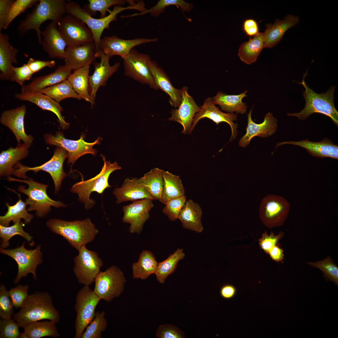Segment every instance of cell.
<instances>
[{
  "instance_id": "obj_62",
  "label": "cell",
  "mask_w": 338,
  "mask_h": 338,
  "mask_svg": "<svg viewBox=\"0 0 338 338\" xmlns=\"http://www.w3.org/2000/svg\"><path fill=\"white\" fill-rule=\"evenodd\" d=\"M236 292L235 288L233 285L227 284L223 286L220 290L221 296L224 299H228L233 297Z\"/></svg>"
},
{
  "instance_id": "obj_16",
  "label": "cell",
  "mask_w": 338,
  "mask_h": 338,
  "mask_svg": "<svg viewBox=\"0 0 338 338\" xmlns=\"http://www.w3.org/2000/svg\"><path fill=\"white\" fill-rule=\"evenodd\" d=\"M57 27L67 46L94 41L90 29L82 21L73 16L68 14L63 17L58 23Z\"/></svg>"
},
{
  "instance_id": "obj_5",
  "label": "cell",
  "mask_w": 338,
  "mask_h": 338,
  "mask_svg": "<svg viewBox=\"0 0 338 338\" xmlns=\"http://www.w3.org/2000/svg\"><path fill=\"white\" fill-rule=\"evenodd\" d=\"M304 78L301 83H299L305 89L303 94L305 100V107L300 112L288 113V115L296 116L303 120L313 113H319L330 117L338 126V112L334 104L335 87L331 86L325 93L318 94L309 88Z\"/></svg>"
},
{
  "instance_id": "obj_12",
  "label": "cell",
  "mask_w": 338,
  "mask_h": 338,
  "mask_svg": "<svg viewBox=\"0 0 338 338\" xmlns=\"http://www.w3.org/2000/svg\"><path fill=\"white\" fill-rule=\"evenodd\" d=\"M78 251L74 259L73 271L79 284L89 286L95 281L103 263L96 252L88 249L86 246Z\"/></svg>"
},
{
  "instance_id": "obj_47",
  "label": "cell",
  "mask_w": 338,
  "mask_h": 338,
  "mask_svg": "<svg viewBox=\"0 0 338 338\" xmlns=\"http://www.w3.org/2000/svg\"><path fill=\"white\" fill-rule=\"evenodd\" d=\"M24 224L21 221L18 222L11 226H5L0 225V237L2 239L1 247L5 248L9 246V240L14 236L18 235L27 241H30L32 237L23 230Z\"/></svg>"
},
{
  "instance_id": "obj_52",
  "label": "cell",
  "mask_w": 338,
  "mask_h": 338,
  "mask_svg": "<svg viewBox=\"0 0 338 338\" xmlns=\"http://www.w3.org/2000/svg\"><path fill=\"white\" fill-rule=\"evenodd\" d=\"M20 327L13 319H3L0 320V338H19Z\"/></svg>"
},
{
  "instance_id": "obj_7",
  "label": "cell",
  "mask_w": 338,
  "mask_h": 338,
  "mask_svg": "<svg viewBox=\"0 0 338 338\" xmlns=\"http://www.w3.org/2000/svg\"><path fill=\"white\" fill-rule=\"evenodd\" d=\"M101 156L104 165L100 172L90 179L76 183L71 189V192L78 195L79 200L84 204L86 209L92 208L95 203L94 200L90 198L91 193L95 192L101 194L105 189L111 187L108 182L110 174L114 171L121 169L116 161L111 163L110 161H106L103 155Z\"/></svg>"
},
{
  "instance_id": "obj_19",
  "label": "cell",
  "mask_w": 338,
  "mask_h": 338,
  "mask_svg": "<svg viewBox=\"0 0 338 338\" xmlns=\"http://www.w3.org/2000/svg\"><path fill=\"white\" fill-rule=\"evenodd\" d=\"M157 38H136L125 39L113 35L105 36L101 38L100 48L105 54L110 57L118 55L123 59L127 56L135 47L141 45L156 42Z\"/></svg>"
},
{
  "instance_id": "obj_30",
  "label": "cell",
  "mask_w": 338,
  "mask_h": 338,
  "mask_svg": "<svg viewBox=\"0 0 338 338\" xmlns=\"http://www.w3.org/2000/svg\"><path fill=\"white\" fill-rule=\"evenodd\" d=\"M113 194L116 199L117 204L144 199L155 200L136 177L126 178L120 187L114 189Z\"/></svg>"
},
{
  "instance_id": "obj_51",
  "label": "cell",
  "mask_w": 338,
  "mask_h": 338,
  "mask_svg": "<svg viewBox=\"0 0 338 338\" xmlns=\"http://www.w3.org/2000/svg\"><path fill=\"white\" fill-rule=\"evenodd\" d=\"M14 307L8 291L3 284L0 287V316L1 319H12Z\"/></svg>"
},
{
  "instance_id": "obj_46",
  "label": "cell",
  "mask_w": 338,
  "mask_h": 338,
  "mask_svg": "<svg viewBox=\"0 0 338 338\" xmlns=\"http://www.w3.org/2000/svg\"><path fill=\"white\" fill-rule=\"evenodd\" d=\"M88 3L83 7L84 10L90 16L93 17L97 12L100 13V18L107 16V12L109 13L111 10L109 8L112 6H121L127 2L125 0H89Z\"/></svg>"
},
{
  "instance_id": "obj_49",
  "label": "cell",
  "mask_w": 338,
  "mask_h": 338,
  "mask_svg": "<svg viewBox=\"0 0 338 338\" xmlns=\"http://www.w3.org/2000/svg\"><path fill=\"white\" fill-rule=\"evenodd\" d=\"M104 311L96 312L95 316L86 327L81 338H100L107 328V321Z\"/></svg>"
},
{
  "instance_id": "obj_13",
  "label": "cell",
  "mask_w": 338,
  "mask_h": 338,
  "mask_svg": "<svg viewBox=\"0 0 338 338\" xmlns=\"http://www.w3.org/2000/svg\"><path fill=\"white\" fill-rule=\"evenodd\" d=\"M24 244L23 243L20 247L14 249H6L1 248L0 250L1 253L12 258L18 264V270L14 281L15 284L30 273L33 274V278L36 280V268L42 263L40 246H38L34 249L28 250L25 248Z\"/></svg>"
},
{
  "instance_id": "obj_34",
  "label": "cell",
  "mask_w": 338,
  "mask_h": 338,
  "mask_svg": "<svg viewBox=\"0 0 338 338\" xmlns=\"http://www.w3.org/2000/svg\"><path fill=\"white\" fill-rule=\"evenodd\" d=\"M31 146L25 143H18L17 146L10 147L2 151L0 154V175L1 176L8 177L14 170L13 166L18 161L26 157L29 152Z\"/></svg>"
},
{
  "instance_id": "obj_36",
  "label": "cell",
  "mask_w": 338,
  "mask_h": 338,
  "mask_svg": "<svg viewBox=\"0 0 338 338\" xmlns=\"http://www.w3.org/2000/svg\"><path fill=\"white\" fill-rule=\"evenodd\" d=\"M264 33H259L239 46L238 55L240 60L248 64L255 62L264 48Z\"/></svg>"
},
{
  "instance_id": "obj_39",
  "label": "cell",
  "mask_w": 338,
  "mask_h": 338,
  "mask_svg": "<svg viewBox=\"0 0 338 338\" xmlns=\"http://www.w3.org/2000/svg\"><path fill=\"white\" fill-rule=\"evenodd\" d=\"M13 191L18 194L19 199L14 205L12 206L10 205L8 202L6 203L8 211L4 215L0 216V224L8 226L11 222L12 221L15 223L21 221V219L24 220L25 223H28L33 218V215L28 213L26 208L27 205L25 202L21 199L20 195L14 190Z\"/></svg>"
},
{
  "instance_id": "obj_6",
  "label": "cell",
  "mask_w": 338,
  "mask_h": 338,
  "mask_svg": "<svg viewBox=\"0 0 338 338\" xmlns=\"http://www.w3.org/2000/svg\"><path fill=\"white\" fill-rule=\"evenodd\" d=\"M8 179L11 181L23 182L28 185L27 188L24 186H20L18 190L28 196L25 202L29 206L27 211H35L38 217L42 218L46 215L50 211L51 207L59 208L66 206L61 201L53 200L48 196L47 192V185L39 183L30 178L20 180L9 177Z\"/></svg>"
},
{
  "instance_id": "obj_44",
  "label": "cell",
  "mask_w": 338,
  "mask_h": 338,
  "mask_svg": "<svg viewBox=\"0 0 338 338\" xmlns=\"http://www.w3.org/2000/svg\"><path fill=\"white\" fill-rule=\"evenodd\" d=\"M37 92L49 96L59 103L67 98L82 99L74 90L67 79Z\"/></svg>"
},
{
  "instance_id": "obj_50",
  "label": "cell",
  "mask_w": 338,
  "mask_h": 338,
  "mask_svg": "<svg viewBox=\"0 0 338 338\" xmlns=\"http://www.w3.org/2000/svg\"><path fill=\"white\" fill-rule=\"evenodd\" d=\"M187 197L184 195L179 197L167 202L162 212L171 221L178 219L181 211L185 204Z\"/></svg>"
},
{
  "instance_id": "obj_9",
  "label": "cell",
  "mask_w": 338,
  "mask_h": 338,
  "mask_svg": "<svg viewBox=\"0 0 338 338\" xmlns=\"http://www.w3.org/2000/svg\"><path fill=\"white\" fill-rule=\"evenodd\" d=\"M100 300L89 286H84L78 292L74 307L76 313L74 338H81L86 327L94 318L96 308Z\"/></svg>"
},
{
  "instance_id": "obj_1",
  "label": "cell",
  "mask_w": 338,
  "mask_h": 338,
  "mask_svg": "<svg viewBox=\"0 0 338 338\" xmlns=\"http://www.w3.org/2000/svg\"><path fill=\"white\" fill-rule=\"evenodd\" d=\"M21 310L13 315V319L20 327L43 320L55 323L60 315L54 307L51 295L46 292L37 291L28 295Z\"/></svg>"
},
{
  "instance_id": "obj_63",
  "label": "cell",
  "mask_w": 338,
  "mask_h": 338,
  "mask_svg": "<svg viewBox=\"0 0 338 338\" xmlns=\"http://www.w3.org/2000/svg\"><path fill=\"white\" fill-rule=\"evenodd\" d=\"M19 338H28L27 335L24 332L20 334V335Z\"/></svg>"
},
{
  "instance_id": "obj_8",
  "label": "cell",
  "mask_w": 338,
  "mask_h": 338,
  "mask_svg": "<svg viewBox=\"0 0 338 338\" xmlns=\"http://www.w3.org/2000/svg\"><path fill=\"white\" fill-rule=\"evenodd\" d=\"M126 279L123 272L115 266L100 271L95 280L94 293L100 299L110 302L123 292Z\"/></svg>"
},
{
  "instance_id": "obj_33",
  "label": "cell",
  "mask_w": 338,
  "mask_h": 338,
  "mask_svg": "<svg viewBox=\"0 0 338 338\" xmlns=\"http://www.w3.org/2000/svg\"><path fill=\"white\" fill-rule=\"evenodd\" d=\"M202 214V210L199 204L192 199H188L183 207L178 219L184 228L201 233L203 230L201 222Z\"/></svg>"
},
{
  "instance_id": "obj_26",
  "label": "cell",
  "mask_w": 338,
  "mask_h": 338,
  "mask_svg": "<svg viewBox=\"0 0 338 338\" xmlns=\"http://www.w3.org/2000/svg\"><path fill=\"white\" fill-rule=\"evenodd\" d=\"M15 97L20 100L34 103L44 110L54 113L58 117L59 125L62 129H66L69 126V124L65 121L62 115L63 109L59 103L49 96L38 92L29 91L17 93Z\"/></svg>"
},
{
  "instance_id": "obj_2",
  "label": "cell",
  "mask_w": 338,
  "mask_h": 338,
  "mask_svg": "<svg viewBox=\"0 0 338 338\" xmlns=\"http://www.w3.org/2000/svg\"><path fill=\"white\" fill-rule=\"evenodd\" d=\"M67 3L65 0H39L31 13L19 23L17 28L19 34L22 36L29 30H34L38 41L42 45L41 25L49 20L57 24L66 13Z\"/></svg>"
},
{
  "instance_id": "obj_31",
  "label": "cell",
  "mask_w": 338,
  "mask_h": 338,
  "mask_svg": "<svg viewBox=\"0 0 338 338\" xmlns=\"http://www.w3.org/2000/svg\"><path fill=\"white\" fill-rule=\"evenodd\" d=\"M148 65L158 89L169 95V102L172 106L176 109L178 107L182 99L181 89H177L173 86L165 72L156 62L150 60Z\"/></svg>"
},
{
  "instance_id": "obj_29",
  "label": "cell",
  "mask_w": 338,
  "mask_h": 338,
  "mask_svg": "<svg viewBox=\"0 0 338 338\" xmlns=\"http://www.w3.org/2000/svg\"><path fill=\"white\" fill-rule=\"evenodd\" d=\"M297 145L306 150L309 154L316 157L323 158L330 157L338 158V146L330 140L326 138L320 141L312 142L307 139L299 141H289L279 142L277 144L276 148L284 144Z\"/></svg>"
},
{
  "instance_id": "obj_37",
  "label": "cell",
  "mask_w": 338,
  "mask_h": 338,
  "mask_svg": "<svg viewBox=\"0 0 338 338\" xmlns=\"http://www.w3.org/2000/svg\"><path fill=\"white\" fill-rule=\"evenodd\" d=\"M158 264L152 253L148 250H143L141 253L137 262L132 265L133 279H147L151 274H155Z\"/></svg>"
},
{
  "instance_id": "obj_22",
  "label": "cell",
  "mask_w": 338,
  "mask_h": 338,
  "mask_svg": "<svg viewBox=\"0 0 338 338\" xmlns=\"http://www.w3.org/2000/svg\"><path fill=\"white\" fill-rule=\"evenodd\" d=\"M182 99L178 109H172V116L168 120L178 122L182 126V133L191 134L193 119L195 115L201 109L194 101L193 99L188 94L187 88L183 87L181 89Z\"/></svg>"
},
{
  "instance_id": "obj_56",
  "label": "cell",
  "mask_w": 338,
  "mask_h": 338,
  "mask_svg": "<svg viewBox=\"0 0 338 338\" xmlns=\"http://www.w3.org/2000/svg\"><path fill=\"white\" fill-rule=\"evenodd\" d=\"M284 236L283 232H280L277 235H275L273 232L268 235L266 232L263 234L261 238L259 240V243L261 248L268 254L269 250L277 245L279 240Z\"/></svg>"
},
{
  "instance_id": "obj_60",
  "label": "cell",
  "mask_w": 338,
  "mask_h": 338,
  "mask_svg": "<svg viewBox=\"0 0 338 338\" xmlns=\"http://www.w3.org/2000/svg\"><path fill=\"white\" fill-rule=\"evenodd\" d=\"M243 29L245 33L250 37L254 36L259 33L258 23L252 18L245 20L243 25Z\"/></svg>"
},
{
  "instance_id": "obj_61",
  "label": "cell",
  "mask_w": 338,
  "mask_h": 338,
  "mask_svg": "<svg viewBox=\"0 0 338 338\" xmlns=\"http://www.w3.org/2000/svg\"><path fill=\"white\" fill-rule=\"evenodd\" d=\"M283 252L282 249L277 244L269 250L268 254L273 260L277 263H282L284 256Z\"/></svg>"
},
{
  "instance_id": "obj_11",
  "label": "cell",
  "mask_w": 338,
  "mask_h": 338,
  "mask_svg": "<svg viewBox=\"0 0 338 338\" xmlns=\"http://www.w3.org/2000/svg\"><path fill=\"white\" fill-rule=\"evenodd\" d=\"M290 206L284 197L268 195L262 199L260 205V218L263 224L270 228L282 226L288 216Z\"/></svg>"
},
{
  "instance_id": "obj_18",
  "label": "cell",
  "mask_w": 338,
  "mask_h": 338,
  "mask_svg": "<svg viewBox=\"0 0 338 338\" xmlns=\"http://www.w3.org/2000/svg\"><path fill=\"white\" fill-rule=\"evenodd\" d=\"M151 199H144L133 201L123 207L124 215L122 220L130 225L129 231L132 233H140L146 221L149 217V213L153 207Z\"/></svg>"
},
{
  "instance_id": "obj_48",
  "label": "cell",
  "mask_w": 338,
  "mask_h": 338,
  "mask_svg": "<svg viewBox=\"0 0 338 338\" xmlns=\"http://www.w3.org/2000/svg\"><path fill=\"white\" fill-rule=\"evenodd\" d=\"M306 263L312 267L320 269L323 272L326 281H331L338 286V267L330 256L315 262H307Z\"/></svg>"
},
{
  "instance_id": "obj_3",
  "label": "cell",
  "mask_w": 338,
  "mask_h": 338,
  "mask_svg": "<svg viewBox=\"0 0 338 338\" xmlns=\"http://www.w3.org/2000/svg\"><path fill=\"white\" fill-rule=\"evenodd\" d=\"M46 225L51 231L63 237L78 250L93 241L99 233L89 218L73 221L52 219L47 222Z\"/></svg>"
},
{
  "instance_id": "obj_28",
  "label": "cell",
  "mask_w": 338,
  "mask_h": 338,
  "mask_svg": "<svg viewBox=\"0 0 338 338\" xmlns=\"http://www.w3.org/2000/svg\"><path fill=\"white\" fill-rule=\"evenodd\" d=\"M9 36L0 32V78L4 80L15 82V74L12 64H17L16 56L18 49L9 41Z\"/></svg>"
},
{
  "instance_id": "obj_4",
  "label": "cell",
  "mask_w": 338,
  "mask_h": 338,
  "mask_svg": "<svg viewBox=\"0 0 338 338\" xmlns=\"http://www.w3.org/2000/svg\"><path fill=\"white\" fill-rule=\"evenodd\" d=\"M144 9L143 3L140 1L133 5L127 7L115 5L108 15L102 18H96L90 16L77 3L74 1L67 2L66 6V12L68 14L80 20L91 31L95 44L96 51L100 48V42L102 33L105 29L110 28V23L117 20L118 14L124 10L135 9L142 11Z\"/></svg>"
},
{
  "instance_id": "obj_14",
  "label": "cell",
  "mask_w": 338,
  "mask_h": 338,
  "mask_svg": "<svg viewBox=\"0 0 338 338\" xmlns=\"http://www.w3.org/2000/svg\"><path fill=\"white\" fill-rule=\"evenodd\" d=\"M44 138L47 144L60 147L66 150L68 154V164L71 163L72 165L79 158L84 154H91L95 156L97 151L93 147L96 144H99L100 140L98 137L93 142H87L84 140L83 135H81L77 140L68 139L65 138L60 131L57 132L54 136L46 134Z\"/></svg>"
},
{
  "instance_id": "obj_57",
  "label": "cell",
  "mask_w": 338,
  "mask_h": 338,
  "mask_svg": "<svg viewBox=\"0 0 338 338\" xmlns=\"http://www.w3.org/2000/svg\"><path fill=\"white\" fill-rule=\"evenodd\" d=\"M15 0H0V32L6 29L10 11Z\"/></svg>"
},
{
  "instance_id": "obj_43",
  "label": "cell",
  "mask_w": 338,
  "mask_h": 338,
  "mask_svg": "<svg viewBox=\"0 0 338 338\" xmlns=\"http://www.w3.org/2000/svg\"><path fill=\"white\" fill-rule=\"evenodd\" d=\"M51 321H39L29 324L23 327L24 332L28 338H40L50 336L57 338L60 336L55 325Z\"/></svg>"
},
{
  "instance_id": "obj_40",
  "label": "cell",
  "mask_w": 338,
  "mask_h": 338,
  "mask_svg": "<svg viewBox=\"0 0 338 338\" xmlns=\"http://www.w3.org/2000/svg\"><path fill=\"white\" fill-rule=\"evenodd\" d=\"M89 71L90 65L75 69L67 79L81 98L90 103L89 91Z\"/></svg>"
},
{
  "instance_id": "obj_41",
  "label": "cell",
  "mask_w": 338,
  "mask_h": 338,
  "mask_svg": "<svg viewBox=\"0 0 338 338\" xmlns=\"http://www.w3.org/2000/svg\"><path fill=\"white\" fill-rule=\"evenodd\" d=\"M163 170L154 168L139 179L140 182L156 200L160 199L163 189Z\"/></svg>"
},
{
  "instance_id": "obj_53",
  "label": "cell",
  "mask_w": 338,
  "mask_h": 338,
  "mask_svg": "<svg viewBox=\"0 0 338 338\" xmlns=\"http://www.w3.org/2000/svg\"><path fill=\"white\" fill-rule=\"evenodd\" d=\"M28 285H18L11 288L8 291L13 306L15 308H21L24 304L29 295L28 292Z\"/></svg>"
},
{
  "instance_id": "obj_38",
  "label": "cell",
  "mask_w": 338,
  "mask_h": 338,
  "mask_svg": "<svg viewBox=\"0 0 338 338\" xmlns=\"http://www.w3.org/2000/svg\"><path fill=\"white\" fill-rule=\"evenodd\" d=\"M162 173L163 189L159 201L165 204L169 200L184 195L185 189L179 176L163 170Z\"/></svg>"
},
{
  "instance_id": "obj_17",
  "label": "cell",
  "mask_w": 338,
  "mask_h": 338,
  "mask_svg": "<svg viewBox=\"0 0 338 338\" xmlns=\"http://www.w3.org/2000/svg\"><path fill=\"white\" fill-rule=\"evenodd\" d=\"M96 55L97 58H100V61L93 63L95 70L89 77V91L92 106L95 103L98 89L106 85L108 79L117 71L120 65L118 62L110 65V57L105 54L100 48L96 51Z\"/></svg>"
},
{
  "instance_id": "obj_24",
  "label": "cell",
  "mask_w": 338,
  "mask_h": 338,
  "mask_svg": "<svg viewBox=\"0 0 338 338\" xmlns=\"http://www.w3.org/2000/svg\"><path fill=\"white\" fill-rule=\"evenodd\" d=\"M26 111L24 105L16 109L5 110L2 114L0 122L8 127L15 136L18 143L22 140L25 143L30 144L33 138L31 135H27L25 131L24 118Z\"/></svg>"
},
{
  "instance_id": "obj_42",
  "label": "cell",
  "mask_w": 338,
  "mask_h": 338,
  "mask_svg": "<svg viewBox=\"0 0 338 338\" xmlns=\"http://www.w3.org/2000/svg\"><path fill=\"white\" fill-rule=\"evenodd\" d=\"M185 256L183 249L179 248L164 260L158 263L154 274L158 282L161 284L165 283L167 277L175 271L178 262Z\"/></svg>"
},
{
  "instance_id": "obj_35",
  "label": "cell",
  "mask_w": 338,
  "mask_h": 338,
  "mask_svg": "<svg viewBox=\"0 0 338 338\" xmlns=\"http://www.w3.org/2000/svg\"><path fill=\"white\" fill-rule=\"evenodd\" d=\"M247 91L238 95H228L220 92L213 97L212 100L215 104L219 105L223 110L229 113L235 112L243 114L246 112L247 109L246 103L242 101L243 98L247 96Z\"/></svg>"
},
{
  "instance_id": "obj_59",
  "label": "cell",
  "mask_w": 338,
  "mask_h": 338,
  "mask_svg": "<svg viewBox=\"0 0 338 338\" xmlns=\"http://www.w3.org/2000/svg\"><path fill=\"white\" fill-rule=\"evenodd\" d=\"M27 64L33 74L38 72L44 67L54 68L55 66L54 60L45 61L35 59L31 58L29 59Z\"/></svg>"
},
{
  "instance_id": "obj_21",
  "label": "cell",
  "mask_w": 338,
  "mask_h": 338,
  "mask_svg": "<svg viewBox=\"0 0 338 338\" xmlns=\"http://www.w3.org/2000/svg\"><path fill=\"white\" fill-rule=\"evenodd\" d=\"M237 115L233 113H225L220 110L213 103L212 99L207 98L201 107L200 111L196 114L193 119L191 130L192 131L197 123L200 119L204 118H208L218 125L220 123L225 122L230 126L232 131L230 141L234 139L237 135L238 125L233 122L237 119Z\"/></svg>"
},
{
  "instance_id": "obj_10",
  "label": "cell",
  "mask_w": 338,
  "mask_h": 338,
  "mask_svg": "<svg viewBox=\"0 0 338 338\" xmlns=\"http://www.w3.org/2000/svg\"><path fill=\"white\" fill-rule=\"evenodd\" d=\"M68 156V152L62 148L57 146L51 159L41 165L33 167L23 165L19 162L16 164L12 174L19 177L26 179L28 178L25 175L28 171H32L35 173L39 171H43L49 173L54 182L55 193L59 190L62 182L67 176L63 169V165L65 159Z\"/></svg>"
},
{
  "instance_id": "obj_27",
  "label": "cell",
  "mask_w": 338,
  "mask_h": 338,
  "mask_svg": "<svg viewBox=\"0 0 338 338\" xmlns=\"http://www.w3.org/2000/svg\"><path fill=\"white\" fill-rule=\"evenodd\" d=\"M300 21L298 16L288 14L283 19H276L273 24H267L264 33V48L271 49L282 39L285 33Z\"/></svg>"
},
{
  "instance_id": "obj_45",
  "label": "cell",
  "mask_w": 338,
  "mask_h": 338,
  "mask_svg": "<svg viewBox=\"0 0 338 338\" xmlns=\"http://www.w3.org/2000/svg\"><path fill=\"white\" fill-rule=\"evenodd\" d=\"M171 5H175L180 7L183 12H189L193 8L192 4L183 0H160L154 6L143 12L127 16H122L121 17L127 18L149 13L152 17L156 18L163 13L166 7Z\"/></svg>"
},
{
  "instance_id": "obj_55",
  "label": "cell",
  "mask_w": 338,
  "mask_h": 338,
  "mask_svg": "<svg viewBox=\"0 0 338 338\" xmlns=\"http://www.w3.org/2000/svg\"><path fill=\"white\" fill-rule=\"evenodd\" d=\"M157 338H185L184 332L173 325L165 324L160 325L156 333Z\"/></svg>"
},
{
  "instance_id": "obj_58",
  "label": "cell",
  "mask_w": 338,
  "mask_h": 338,
  "mask_svg": "<svg viewBox=\"0 0 338 338\" xmlns=\"http://www.w3.org/2000/svg\"><path fill=\"white\" fill-rule=\"evenodd\" d=\"M13 68L15 74V82L21 86L24 85L25 81L29 80L32 77L33 74L27 64H23L19 67L13 66Z\"/></svg>"
},
{
  "instance_id": "obj_25",
  "label": "cell",
  "mask_w": 338,
  "mask_h": 338,
  "mask_svg": "<svg viewBox=\"0 0 338 338\" xmlns=\"http://www.w3.org/2000/svg\"><path fill=\"white\" fill-rule=\"evenodd\" d=\"M43 37L42 45L50 58L64 59L66 44L59 31L57 24L52 22L41 31Z\"/></svg>"
},
{
  "instance_id": "obj_23",
  "label": "cell",
  "mask_w": 338,
  "mask_h": 338,
  "mask_svg": "<svg viewBox=\"0 0 338 338\" xmlns=\"http://www.w3.org/2000/svg\"><path fill=\"white\" fill-rule=\"evenodd\" d=\"M253 107L248 114V125L246 134L240 139L239 145L244 148L248 145L251 140L258 136L267 137L273 135L276 131L277 120L269 112L265 116L264 121L260 124H257L253 121L251 114Z\"/></svg>"
},
{
  "instance_id": "obj_54",
  "label": "cell",
  "mask_w": 338,
  "mask_h": 338,
  "mask_svg": "<svg viewBox=\"0 0 338 338\" xmlns=\"http://www.w3.org/2000/svg\"><path fill=\"white\" fill-rule=\"evenodd\" d=\"M39 0H16L11 8L7 23L8 28L11 22L27 9L35 5Z\"/></svg>"
},
{
  "instance_id": "obj_15",
  "label": "cell",
  "mask_w": 338,
  "mask_h": 338,
  "mask_svg": "<svg viewBox=\"0 0 338 338\" xmlns=\"http://www.w3.org/2000/svg\"><path fill=\"white\" fill-rule=\"evenodd\" d=\"M123 59L126 75L141 83L148 84L152 89H158L148 65L151 60L148 54L140 53L133 49Z\"/></svg>"
},
{
  "instance_id": "obj_20",
  "label": "cell",
  "mask_w": 338,
  "mask_h": 338,
  "mask_svg": "<svg viewBox=\"0 0 338 338\" xmlns=\"http://www.w3.org/2000/svg\"><path fill=\"white\" fill-rule=\"evenodd\" d=\"M96 58L94 41L76 45L67 46L64 59V65L74 70L90 65Z\"/></svg>"
},
{
  "instance_id": "obj_32",
  "label": "cell",
  "mask_w": 338,
  "mask_h": 338,
  "mask_svg": "<svg viewBox=\"0 0 338 338\" xmlns=\"http://www.w3.org/2000/svg\"><path fill=\"white\" fill-rule=\"evenodd\" d=\"M73 70L65 65H60L53 73L34 79L29 84L22 86V92H37L67 79Z\"/></svg>"
}]
</instances>
